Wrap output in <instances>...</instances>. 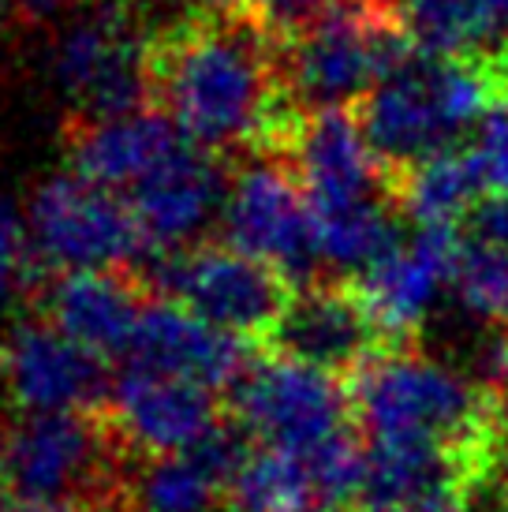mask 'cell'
I'll use <instances>...</instances> for the list:
<instances>
[{
	"label": "cell",
	"mask_w": 508,
	"mask_h": 512,
	"mask_svg": "<svg viewBox=\"0 0 508 512\" xmlns=\"http://www.w3.org/2000/svg\"><path fill=\"white\" fill-rule=\"evenodd\" d=\"M27 247L45 273L127 270L146 255V240L124 195L83 180L49 176L27 210Z\"/></svg>",
	"instance_id": "cell-6"
},
{
	"label": "cell",
	"mask_w": 508,
	"mask_h": 512,
	"mask_svg": "<svg viewBox=\"0 0 508 512\" xmlns=\"http://www.w3.org/2000/svg\"><path fill=\"white\" fill-rule=\"evenodd\" d=\"M0 382L15 412H98L109 404L116 374L109 359L34 318L15 326L0 348Z\"/></svg>",
	"instance_id": "cell-11"
},
{
	"label": "cell",
	"mask_w": 508,
	"mask_h": 512,
	"mask_svg": "<svg viewBox=\"0 0 508 512\" xmlns=\"http://www.w3.org/2000/svg\"><path fill=\"white\" fill-rule=\"evenodd\" d=\"M4 4H8V0H0V15H4Z\"/></svg>",
	"instance_id": "cell-30"
},
{
	"label": "cell",
	"mask_w": 508,
	"mask_h": 512,
	"mask_svg": "<svg viewBox=\"0 0 508 512\" xmlns=\"http://www.w3.org/2000/svg\"><path fill=\"white\" fill-rule=\"evenodd\" d=\"M228 412L251 441L284 445L296 453H307L329 434L355 423L344 378L273 352L254 359L232 385Z\"/></svg>",
	"instance_id": "cell-9"
},
{
	"label": "cell",
	"mask_w": 508,
	"mask_h": 512,
	"mask_svg": "<svg viewBox=\"0 0 508 512\" xmlns=\"http://www.w3.org/2000/svg\"><path fill=\"white\" fill-rule=\"evenodd\" d=\"M307 471H311L318 512H359L363 498V479H367V441L363 430L344 427L318 441L314 449L303 453Z\"/></svg>",
	"instance_id": "cell-22"
},
{
	"label": "cell",
	"mask_w": 508,
	"mask_h": 512,
	"mask_svg": "<svg viewBox=\"0 0 508 512\" xmlns=\"http://www.w3.org/2000/svg\"><path fill=\"white\" fill-rule=\"evenodd\" d=\"M0 512H86V509H75V505H8V501H0Z\"/></svg>",
	"instance_id": "cell-29"
},
{
	"label": "cell",
	"mask_w": 508,
	"mask_h": 512,
	"mask_svg": "<svg viewBox=\"0 0 508 512\" xmlns=\"http://www.w3.org/2000/svg\"><path fill=\"white\" fill-rule=\"evenodd\" d=\"M68 0H19V8L30 15V19H57L64 12Z\"/></svg>",
	"instance_id": "cell-28"
},
{
	"label": "cell",
	"mask_w": 508,
	"mask_h": 512,
	"mask_svg": "<svg viewBox=\"0 0 508 512\" xmlns=\"http://www.w3.org/2000/svg\"><path fill=\"white\" fill-rule=\"evenodd\" d=\"M105 415L135 460L195 449L225 427V400L217 389L169 370L124 363Z\"/></svg>",
	"instance_id": "cell-10"
},
{
	"label": "cell",
	"mask_w": 508,
	"mask_h": 512,
	"mask_svg": "<svg viewBox=\"0 0 508 512\" xmlns=\"http://www.w3.org/2000/svg\"><path fill=\"white\" fill-rule=\"evenodd\" d=\"M467 150L479 165L486 191L508 199V101H501L494 113L475 128V139Z\"/></svg>",
	"instance_id": "cell-25"
},
{
	"label": "cell",
	"mask_w": 508,
	"mask_h": 512,
	"mask_svg": "<svg viewBox=\"0 0 508 512\" xmlns=\"http://www.w3.org/2000/svg\"><path fill=\"white\" fill-rule=\"evenodd\" d=\"M254 359H258L254 341L236 337V333L198 318L195 311H187L180 303L157 296L142 311L135 344H131L124 363L169 370V374L195 378V382L225 393L247 374Z\"/></svg>",
	"instance_id": "cell-17"
},
{
	"label": "cell",
	"mask_w": 508,
	"mask_h": 512,
	"mask_svg": "<svg viewBox=\"0 0 508 512\" xmlns=\"http://www.w3.org/2000/svg\"><path fill=\"white\" fill-rule=\"evenodd\" d=\"M154 288L213 326L262 344L296 292L281 270L225 240H198L157 255Z\"/></svg>",
	"instance_id": "cell-5"
},
{
	"label": "cell",
	"mask_w": 508,
	"mask_h": 512,
	"mask_svg": "<svg viewBox=\"0 0 508 512\" xmlns=\"http://www.w3.org/2000/svg\"><path fill=\"white\" fill-rule=\"evenodd\" d=\"M23 266H27V228L15 221L12 206L0 199V322L23 285Z\"/></svg>",
	"instance_id": "cell-26"
},
{
	"label": "cell",
	"mask_w": 508,
	"mask_h": 512,
	"mask_svg": "<svg viewBox=\"0 0 508 512\" xmlns=\"http://www.w3.org/2000/svg\"><path fill=\"white\" fill-rule=\"evenodd\" d=\"M150 90L157 109L217 157H288L307 116L284 86L277 45L236 8L198 4L154 30Z\"/></svg>",
	"instance_id": "cell-1"
},
{
	"label": "cell",
	"mask_w": 508,
	"mask_h": 512,
	"mask_svg": "<svg viewBox=\"0 0 508 512\" xmlns=\"http://www.w3.org/2000/svg\"><path fill=\"white\" fill-rule=\"evenodd\" d=\"M150 34L127 4H98L60 34L53 68L79 116L135 113L154 101Z\"/></svg>",
	"instance_id": "cell-8"
},
{
	"label": "cell",
	"mask_w": 508,
	"mask_h": 512,
	"mask_svg": "<svg viewBox=\"0 0 508 512\" xmlns=\"http://www.w3.org/2000/svg\"><path fill=\"white\" fill-rule=\"evenodd\" d=\"M191 139L161 109H135L116 116H75L64 131L71 172L116 195L139 187Z\"/></svg>",
	"instance_id": "cell-16"
},
{
	"label": "cell",
	"mask_w": 508,
	"mask_h": 512,
	"mask_svg": "<svg viewBox=\"0 0 508 512\" xmlns=\"http://www.w3.org/2000/svg\"><path fill=\"white\" fill-rule=\"evenodd\" d=\"M385 348L389 341L374 326L352 281L299 285L266 337V352L337 374L344 382Z\"/></svg>",
	"instance_id": "cell-12"
},
{
	"label": "cell",
	"mask_w": 508,
	"mask_h": 512,
	"mask_svg": "<svg viewBox=\"0 0 508 512\" xmlns=\"http://www.w3.org/2000/svg\"><path fill=\"white\" fill-rule=\"evenodd\" d=\"M467 232L475 236V243H494V247H508V199L505 195H482L475 202V210L467 214Z\"/></svg>",
	"instance_id": "cell-27"
},
{
	"label": "cell",
	"mask_w": 508,
	"mask_h": 512,
	"mask_svg": "<svg viewBox=\"0 0 508 512\" xmlns=\"http://www.w3.org/2000/svg\"><path fill=\"white\" fill-rule=\"evenodd\" d=\"M135 456L98 412H15L0 423V501L127 512Z\"/></svg>",
	"instance_id": "cell-4"
},
{
	"label": "cell",
	"mask_w": 508,
	"mask_h": 512,
	"mask_svg": "<svg viewBox=\"0 0 508 512\" xmlns=\"http://www.w3.org/2000/svg\"><path fill=\"white\" fill-rule=\"evenodd\" d=\"M482 172L471 150H445L393 176V202L415 225H456L467 221L482 199Z\"/></svg>",
	"instance_id": "cell-20"
},
{
	"label": "cell",
	"mask_w": 508,
	"mask_h": 512,
	"mask_svg": "<svg viewBox=\"0 0 508 512\" xmlns=\"http://www.w3.org/2000/svg\"><path fill=\"white\" fill-rule=\"evenodd\" d=\"M355 427L363 438H411L445 445L467 483H490L508 423V393L475 382L438 359L385 348L348 378Z\"/></svg>",
	"instance_id": "cell-2"
},
{
	"label": "cell",
	"mask_w": 508,
	"mask_h": 512,
	"mask_svg": "<svg viewBox=\"0 0 508 512\" xmlns=\"http://www.w3.org/2000/svg\"><path fill=\"white\" fill-rule=\"evenodd\" d=\"M333 8H337V0H240L236 4V12L243 19H251L277 49L303 38Z\"/></svg>",
	"instance_id": "cell-24"
},
{
	"label": "cell",
	"mask_w": 508,
	"mask_h": 512,
	"mask_svg": "<svg viewBox=\"0 0 508 512\" xmlns=\"http://www.w3.org/2000/svg\"><path fill=\"white\" fill-rule=\"evenodd\" d=\"M452 288L471 314L494 326H508V247L464 243V255L452 273Z\"/></svg>",
	"instance_id": "cell-23"
},
{
	"label": "cell",
	"mask_w": 508,
	"mask_h": 512,
	"mask_svg": "<svg viewBox=\"0 0 508 512\" xmlns=\"http://www.w3.org/2000/svg\"><path fill=\"white\" fill-rule=\"evenodd\" d=\"M221 240L281 270L292 285H311L322 262L311 199L281 154L243 157L221 206Z\"/></svg>",
	"instance_id": "cell-7"
},
{
	"label": "cell",
	"mask_w": 508,
	"mask_h": 512,
	"mask_svg": "<svg viewBox=\"0 0 508 512\" xmlns=\"http://www.w3.org/2000/svg\"><path fill=\"white\" fill-rule=\"evenodd\" d=\"M228 195L225 157L202 150L198 143L180 146L124 199L139 221V232L150 255H165L187 243H198V232L221 217Z\"/></svg>",
	"instance_id": "cell-15"
},
{
	"label": "cell",
	"mask_w": 508,
	"mask_h": 512,
	"mask_svg": "<svg viewBox=\"0 0 508 512\" xmlns=\"http://www.w3.org/2000/svg\"><path fill=\"white\" fill-rule=\"evenodd\" d=\"M146 303V281L131 270L45 273L34 292L38 318L101 359L131 352Z\"/></svg>",
	"instance_id": "cell-14"
},
{
	"label": "cell",
	"mask_w": 508,
	"mask_h": 512,
	"mask_svg": "<svg viewBox=\"0 0 508 512\" xmlns=\"http://www.w3.org/2000/svg\"><path fill=\"white\" fill-rule=\"evenodd\" d=\"M460 255L464 240L456 236V225H419L408 247L396 243L389 255L359 270L352 285L389 348H408L415 341L438 288L452 281Z\"/></svg>",
	"instance_id": "cell-13"
},
{
	"label": "cell",
	"mask_w": 508,
	"mask_h": 512,
	"mask_svg": "<svg viewBox=\"0 0 508 512\" xmlns=\"http://www.w3.org/2000/svg\"><path fill=\"white\" fill-rule=\"evenodd\" d=\"M311 210L359 199H393V176L370 150L355 109H314L303 116L288 150Z\"/></svg>",
	"instance_id": "cell-18"
},
{
	"label": "cell",
	"mask_w": 508,
	"mask_h": 512,
	"mask_svg": "<svg viewBox=\"0 0 508 512\" xmlns=\"http://www.w3.org/2000/svg\"><path fill=\"white\" fill-rule=\"evenodd\" d=\"M508 101L501 53H426L419 49L355 105L370 150L389 176L426 157L456 150V139L475 131Z\"/></svg>",
	"instance_id": "cell-3"
},
{
	"label": "cell",
	"mask_w": 508,
	"mask_h": 512,
	"mask_svg": "<svg viewBox=\"0 0 508 512\" xmlns=\"http://www.w3.org/2000/svg\"><path fill=\"white\" fill-rule=\"evenodd\" d=\"M225 505L232 512H318L303 453L251 441L228 483Z\"/></svg>",
	"instance_id": "cell-21"
},
{
	"label": "cell",
	"mask_w": 508,
	"mask_h": 512,
	"mask_svg": "<svg viewBox=\"0 0 508 512\" xmlns=\"http://www.w3.org/2000/svg\"><path fill=\"white\" fill-rule=\"evenodd\" d=\"M247 449L251 438L236 423H225L195 449L146 456L127 475V512H210L225 505Z\"/></svg>",
	"instance_id": "cell-19"
}]
</instances>
